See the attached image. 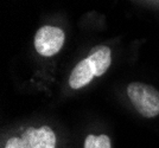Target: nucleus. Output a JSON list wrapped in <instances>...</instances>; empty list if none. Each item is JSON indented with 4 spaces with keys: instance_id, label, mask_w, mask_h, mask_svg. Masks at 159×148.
Returning <instances> with one entry per match:
<instances>
[{
    "instance_id": "obj_1",
    "label": "nucleus",
    "mask_w": 159,
    "mask_h": 148,
    "mask_svg": "<svg viewBox=\"0 0 159 148\" xmlns=\"http://www.w3.org/2000/svg\"><path fill=\"white\" fill-rule=\"evenodd\" d=\"M127 94L134 108L145 117L159 115V91L151 85L133 82L127 87Z\"/></svg>"
},
{
    "instance_id": "obj_3",
    "label": "nucleus",
    "mask_w": 159,
    "mask_h": 148,
    "mask_svg": "<svg viewBox=\"0 0 159 148\" xmlns=\"http://www.w3.org/2000/svg\"><path fill=\"white\" fill-rule=\"evenodd\" d=\"M64 32L55 26H43L34 36V47L42 56L50 57L56 54L64 44Z\"/></svg>"
},
{
    "instance_id": "obj_2",
    "label": "nucleus",
    "mask_w": 159,
    "mask_h": 148,
    "mask_svg": "<svg viewBox=\"0 0 159 148\" xmlns=\"http://www.w3.org/2000/svg\"><path fill=\"white\" fill-rule=\"evenodd\" d=\"M5 148H56V135L51 128H27L20 137L7 140Z\"/></svg>"
},
{
    "instance_id": "obj_5",
    "label": "nucleus",
    "mask_w": 159,
    "mask_h": 148,
    "mask_svg": "<svg viewBox=\"0 0 159 148\" xmlns=\"http://www.w3.org/2000/svg\"><path fill=\"white\" fill-rule=\"evenodd\" d=\"M95 77L94 70L88 59L81 61L74 67V70L69 77V85L73 89H81L86 87L89 82Z\"/></svg>"
},
{
    "instance_id": "obj_4",
    "label": "nucleus",
    "mask_w": 159,
    "mask_h": 148,
    "mask_svg": "<svg viewBox=\"0 0 159 148\" xmlns=\"http://www.w3.org/2000/svg\"><path fill=\"white\" fill-rule=\"evenodd\" d=\"M90 65L93 67L95 76H102L107 71L112 62V54L109 47L107 46H96L90 51L87 58Z\"/></svg>"
},
{
    "instance_id": "obj_6",
    "label": "nucleus",
    "mask_w": 159,
    "mask_h": 148,
    "mask_svg": "<svg viewBox=\"0 0 159 148\" xmlns=\"http://www.w3.org/2000/svg\"><path fill=\"white\" fill-rule=\"evenodd\" d=\"M84 148H112L107 135H88L84 140Z\"/></svg>"
}]
</instances>
